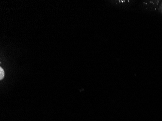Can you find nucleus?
Wrapping results in <instances>:
<instances>
[{"mask_svg":"<svg viewBox=\"0 0 162 121\" xmlns=\"http://www.w3.org/2000/svg\"><path fill=\"white\" fill-rule=\"evenodd\" d=\"M4 75H5V73H4V70L2 68H0V79L2 80L3 78L4 77Z\"/></svg>","mask_w":162,"mask_h":121,"instance_id":"obj_1","label":"nucleus"}]
</instances>
